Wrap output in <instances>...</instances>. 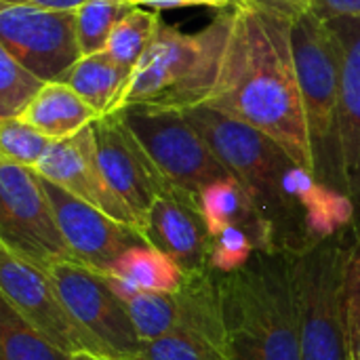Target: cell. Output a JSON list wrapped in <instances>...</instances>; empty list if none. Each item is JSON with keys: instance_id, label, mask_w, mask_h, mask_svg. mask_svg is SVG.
Listing matches in <instances>:
<instances>
[{"instance_id": "obj_10", "label": "cell", "mask_w": 360, "mask_h": 360, "mask_svg": "<svg viewBox=\"0 0 360 360\" xmlns=\"http://www.w3.org/2000/svg\"><path fill=\"white\" fill-rule=\"evenodd\" d=\"M0 297L34 331L68 354L112 359L105 348L70 314L49 272L0 247Z\"/></svg>"}, {"instance_id": "obj_24", "label": "cell", "mask_w": 360, "mask_h": 360, "mask_svg": "<svg viewBox=\"0 0 360 360\" xmlns=\"http://www.w3.org/2000/svg\"><path fill=\"white\" fill-rule=\"evenodd\" d=\"M162 17L160 11H143L135 8L129 13L112 32L105 51L127 70H135L141 57L146 55Z\"/></svg>"}, {"instance_id": "obj_22", "label": "cell", "mask_w": 360, "mask_h": 360, "mask_svg": "<svg viewBox=\"0 0 360 360\" xmlns=\"http://www.w3.org/2000/svg\"><path fill=\"white\" fill-rule=\"evenodd\" d=\"M38 331H34L6 302L0 308V360H72Z\"/></svg>"}, {"instance_id": "obj_5", "label": "cell", "mask_w": 360, "mask_h": 360, "mask_svg": "<svg viewBox=\"0 0 360 360\" xmlns=\"http://www.w3.org/2000/svg\"><path fill=\"white\" fill-rule=\"evenodd\" d=\"M293 57L306 110L308 137L319 184L346 192L342 160V68L333 36L319 17L306 11L291 23Z\"/></svg>"}, {"instance_id": "obj_11", "label": "cell", "mask_w": 360, "mask_h": 360, "mask_svg": "<svg viewBox=\"0 0 360 360\" xmlns=\"http://www.w3.org/2000/svg\"><path fill=\"white\" fill-rule=\"evenodd\" d=\"M49 276L70 314L112 359L135 360L141 354L143 342L105 274L78 262H61L49 270Z\"/></svg>"}, {"instance_id": "obj_13", "label": "cell", "mask_w": 360, "mask_h": 360, "mask_svg": "<svg viewBox=\"0 0 360 360\" xmlns=\"http://www.w3.org/2000/svg\"><path fill=\"white\" fill-rule=\"evenodd\" d=\"M91 127L101 171L110 188L137 217L139 230L154 200L173 186L165 179L146 148L118 114L101 116Z\"/></svg>"}, {"instance_id": "obj_4", "label": "cell", "mask_w": 360, "mask_h": 360, "mask_svg": "<svg viewBox=\"0 0 360 360\" xmlns=\"http://www.w3.org/2000/svg\"><path fill=\"white\" fill-rule=\"evenodd\" d=\"M232 21V4L192 34L160 21L146 55L133 70L120 108L158 105L188 110L202 105L217 82Z\"/></svg>"}, {"instance_id": "obj_2", "label": "cell", "mask_w": 360, "mask_h": 360, "mask_svg": "<svg viewBox=\"0 0 360 360\" xmlns=\"http://www.w3.org/2000/svg\"><path fill=\"white\" fill-rule=\"evenodd\" d=\"M181 112L247 190L272 232L274 251L291 253L312 245L304 209L291 194L302 167L272 137L247 122L209 105Z\"/></svg>"}, {"instance_id": "obj_7", "label": "cell", "mask_w": 360, "mask_h": 360, "mask_svg": "<svg viewBox=\"0 0 360 360\" xmlns=\"http://www.w3.org/2000/svg\"><path fill=\"white\" fill-rule=\"evenodd\" d=\"M114 291L124 302L131 321L143 344L169 335H184L226 352V331L217 272L213 268L186 274L173 293H143L108 276Z\"/></svg>"}, {"instance_id": "obj_18", "label": "cell", "mask_w": 360, "mask_h": 360, "mask_svg": "<svg viewBox=\"0 0 360 360\" xmlns=\"http://www.w3.org/2000/svg\"><path fill=\"white\" fill-rule=\"evenodd\" d=\"M198 202L211 236L219 234L226 228H240L249 234L257 251H274L272 232L266 219L257 211L247 190L234 177L215 181L205 188Z\"/></svg>"}, {"instance_id": "obj_21", "label": "cell", "mask_w": 360, "mask_h": 360, "mask_svg": "<svg viewBox=\"0 0 360 360\" xmlns=\"http://www.w3.org/2000/svg\"><path fill=\"white\" fill-rule=\"evenodd\" d=\"M110 276L143 293H173L186 278L184 270L169 255L150 245L124 251L114 264Z\"/></svg>"}, {"instance_id": "obj_25", "label": "cell", "mask_w": 360, "mask_h": 360, "mask_svg": "<svg viewBox=\"0 0 360 360\" xmlns=\"http://www.w3.org/2000/svg\"><path fill=\"white\" fill-rule=\"evenodd\" d=\"M44 84L42 78L0 49V118L23 116Z\"/></svg>"}, {"instance_id": "obj_19", "label": "cell", "mask_w": 360, "mask_h": 360, "mask_svg": "<svg viewBox=\"0 0 360 360\" xmlns=\"http://www.w3.org/2000/svg\"><path fill=\"white\" fill-rule=\"evenodd\" d=\"M53 141L74 137L101 118L70 84L46 82L21 116Z\"/></svg>"}, {"instance_id": "obj_34", "label": "cell", "mask_w": 360, "mask_h": 360, "mask_svg": "<svg viewBox=\"0 0 360 360\" xmlns=\"http://www.w3.org/2000/svg\"><path fill=\"white\" fill-rule=\"evenodd\" d=\"M72 360H114V359H105V356H95V354H74Z\"/></svg>"}, {"instance_id": "obj_1", "label": "cell", "mask_w": 360, "mask_h": 360, "mask_svg": "<svg viewBox=\"0 0 360 360\" xmlns=\"http://www.w3.org/2000/svg\"><path fill=\"white\" fill-rule=\"evenodd\" d=\"M234 21L217 82L202 105L272 137L314 175L306 110L289 19L249 2H232Z\"/></svg>"}, {"instance_id": "obj_30", "label": "cell", "mask_w": 360, "mask_h": 360, "mask_svg": "<svg viewBox=\"0 0 360 360\" xmlns=\"http://www.w3.org/2000/svg\"><path fill=\"white\" fill-rule=\"evenodd\" d=\"M308 11L323 23L340 17H359L360 0H310Z\"/></svg>"}, {"instance_id": "obj_3", "label": "cell", "mask_w": 360, "mask_h": 360, "mask_svg": "<svg viewBox=\"0 0 360 360\" xmlns=\"http://www.w3.org/2000/svg\"><path fill=\"white\" fill-rule=\"evenodd\" d=\"M217 285L228 360H304L287 253L257 251Z\"/></svg>"}, {"instance_id": "obj_28", "label": "cell", "mask_w": 360, "mask_h": 360, "mask_svg": "<svg viewBox=\"0 0 360 360\" xmlns=\"http://www.w3.org/2000/svg\"><path fill=\"white\" fill-rule=\"evenodd\" d=\"M135 360H228L226 352L184 335H169L152 344H143Z\"/></svg>"}, {"instance_id": "obj_20", "label": "cell", "mask_w": 360, "mask_h": 360, "mask_svg": "<svg viewBox=\"0 0 360 360\" xmlns=\"http://www.w3.org/2000/svg\"><path fill=\"white\" fill-rule=\"evenodd\" d=\"M131 76L133 72L120 65L108 51H99L82 55L65 74L63 82L70 84L99 116H108L118 112Z\"/></svg>"}, {"instance_id": "obj_23", "label": "cell", "mask_w": 360, "mask_h": 360, "mask_svg": "<svg viewBox=\"0 0 360 360\" xmlns=\"http://www.w3.org/2000/svg\"><path fill=\"white\" fill-rule=\"evenodd\" d=\"M135 8L139 6L131 0H86L76 11V32L82 55L105 51L116 25Z\"/></svg>"}, {"instance_id": "obj_9", "label": "cell", "mask_w": 360, "mask_h": 360, "mask_svg": "<svg viewBox=\"0 0 360 360\" xmlns=\"http://www.w3.org/2000/svg\"><path fill=\"white\" fill-rule=\"evenodd\" d=\"M0 247L44 272L55 264L76 262L40 175L6 160H0Z\"/></svg>"}, {"instance_id": "obj_16", "label": "cell", "mask_w": 360, "mask_h": 360, "mask_svg": "<svg viewBox=\"0 0 360 360\" xmlns=\"http://www.w3.org/2000/svg\"><path fill=\"white\" fill-rule=\"evenodd\" d=\"M139 234L146 245L169 255L184 274H198L211 268L213 236L200 202L181 190L171 188L154 200Z\"/></svg>"}, {"instance_id": "obj_33", "label": "cell", "mask_w": 360, "mask_h": 360, "mask_svg": "<svg viewBox=\"0 0 360 360\" xmlns=\"http://www.w3.org/2000/svg\"><path fill=\"white\" fill-rule=\"evenodd\" d=\"M8 4H25L44 11H78L86 0H0Z\"/></svg>"}, {"instance_id": "obj_26", "label": "cell", "mask_w": 360, "mask_h": 360, "mask_svg": "<svg viewBox=\"0 0 360 360\" xmlns=\"http://www.w3.org/2000/svg\"><path fill=\"white\" fill-rule=\"evenodd\" d=\"M51 146L53 139L25 118H0V160L36 169Z\"/></svg>"}, {"instance_id": "obj_14", "label": "cell", "mask_w": 360, "mask_h": 360, "mask_svg": "<svg viewBox=\"0 0 360 360\" xmlns=\"http://www.w3.org/2000/svg\"><path fill=\"white\" fill-rule=\"evenodd\" d=\"M40 179L59 230L78 264L110 276L114 264L124 251L146 245L135 228L112 219L103 211L76 198L49 179Z\"/></svg>"}, {"instance_id": "obj_12", "label": "cell", "mask_w": 360, "mask_h": 360, "mask_svg": "<svg viewBox=\"0 0 360 360\" xmlns=\"http://www.w3.org/2000/svg\"><path fill=\"white\" fill-rule=\"evenodd\" d=\"M0 49L44 82H63L82 57L76 11L0 2Z\"/></svg>"}, {"instance_id": "obj_6", "label": "cell", "mask_w": 360, "mask_h": 360, "mask_svg": "<svg viewBox=\"0 0 360 360\" xmlns=\"http://www.w3.org/2000/svg\"><path fill=\"white\" fill-rule=\"evenodd\" d=\"M356 230L287 253L304 360H348L346 264Z\"/></svg>"}, {"instance_id": "obj_27", "label": "cell", "mask_w": 360, "mask_h": 360, "mask_svg": "<svg viewBox=\"0 0 360 360\" xmlns=\"http://www.w3.org/2000/svg\"><path fill=\"white\" fill-rule=\"evenodd\" d=\"M255 253H257V247L253 245V240L249 238L245 230L226 228L213 236L209 266L215 272L230 274V272L245 268L253 259Z\"/></svg>"}, {"instance_id": "obj_31", "label": "cell", "mask_w": 360, "mask_h": 360, "mask_svg": "<svg viewBox=\"0 0 360 360\" xmlns=\"http://www.w3.org/2000/svg\"><path fill=\"white\" fill-rule=\"evenodd\" d=\"M238 2H249L255 4L264 11H270L274 15H281L289 21H295L308 11L310 0H238Z\"/></svg>"}, {"instance_id": "obj_32", "label": "cell", "mask_w": 360, "mask_h": 360, "mask_svg": "<svg viewBox=\"0 0 360 360\" xmlns=\"http://www.w3.org/2000/svg\"><path fill=\"white\" fill-rule=\"evenodd\" d=\"M135 6H152L154 11L179 8V6H209V8H228L234 0H131Z\"/></svg>"}, {"instance_id": "obj_15", "label": "cell", "mask_w": 360, "mask_h": 360, "mask_svg": "<svg viewBox=\"0 0 360 360\" xmlns=\"http://www.w3.org/2000/svg\"><path fill=\"white\" fill-rule=\"evenodd\" d=\"M34 171L51 184L74 194L76 198L103 211L112 219L137 230V217L110 188L101 171L91 124L76 133L74 137L53 141V146L49 148V152L42 156Z\"/></svg>"}, {"instance_id": "obj_8", "label": "cell", "mask_w": 360, "mask_h": 360, "mask_svg": "<svg viewBox=\"0 0 360 360\" xmlns=\"http://www.w3.org/2000/svg\"><path fill=\"white\" fill-rule=\"evenodd\" d=\"M114 114H118L133 131L158 171L175 190L198 200L205 188L232 177L181 110L127 105Z\"/></svg>"}, {"instance_id": "obj_17", "label": "cell", "mask_w": 360, "mask_h": 360, "mask_svg": "<svg viewBox=\"0 0 360 360\" xmlns=\"http://www.w3.org/2000/svg\"><path fill=\"white\" fill-rule=\"evenodd\" d=\"M342 68V160L346 192L354 205V230L360 234V15L327 21Z\"/></svg>"}, {"instance_id": "obj_29", "label": "cell", "mask_w": 360, "mask_h": 360, "mask_svg": "<svg viewBox=\"0 0 360 360\" xmlns=\"http://www.w3.org/2000/svg\"><path fill=\"white\" fill-rule=\"evenodd\" d=\"M346 346L348 360H360V234L346 264Z\"/></svg>"}]
</instances>
